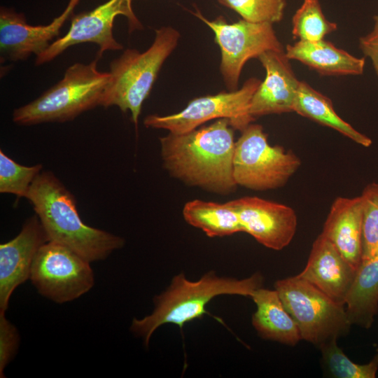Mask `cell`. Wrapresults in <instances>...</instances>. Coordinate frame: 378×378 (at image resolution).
I'll use <instances>...</instances> for the list:
<instances>
[{"label": "cell", "instance_id": "3957f363", "mask_svg": "<svg viewBox=\"0 0 378 378\" xmlns=\"http://www.w3.org/2000/svg\"><path fill=\"white\" fill-rule=\"evenodd\" d=\"M263 283L260 273L237 279L218 276L214 271L204 274L199 280H188L183 273L172 279L166 290L153 298L154 309L142 318H134L130 330L142 339L148 346L153 332L167 323L177 325L181 329L184 325L206 314L207 304L220 295H239L250 297Z\"/></svg>", "mask_w": 378, "mask_h": 378}, {"label": "cell", "instance_id": "8fae6325", "mask_svg": "<svg viewBox=\"0 0 378 378\" xmlns=\"http://www.w3.org/2000/svg\"><path fill=\"white\" fill-rule=\"evenodd\" d=\"M118 15L127 18L130 32L143 29L133 10L132 0H108L90 11L74 16L66 34L52 42L44 52L36 56L35 64L50 62L69 47L83 43H95L99 47V58L106 51L122 49V44L113 34V22Z\"/></svg>", "mask_w": 378, "mask_h": 378}, {"label": "cell", "instance_id": "2e32d148", "mask_svg": "<svg viewBox=\"0 0 378 378\" xmlns=\"http://www.w3.org/2000/svg\"><path fill=\"white\" fill-rule=\"evenodd\" d=\"M356 270L321 233L313 243L306 266L298 275L344 306Z\"/></svg>", "mask_w": 378, "mask_h": 378}, {"label": "cell", "instance_id": "d4e9b609", "mask_svg": "<svg viewBox=\"0 0 378 378\" xmlns=\"http://www.w3.org/2000/svg\"><path fill=\"white\" fill-rule=\"evenodd\" d=\"M43 165L24 166L0 150V192L27 197L29 190L41 172Z\"/></svg>", "mask_w": 378, "mask_h": 378}, {"label": "cell", "instance_id": "f1b7e54d", "mask_svg": "<svg viewBox=\"0 0 378 378\" xmlns=\"http://www.w3.org/2000/svg\"><path fill=\"white\" fill-rule=\"evenodd\" d=\"M372 29L366 35L360 37L359 48L368 57L378 76V14L373 17Z\"/></svg>", "mask_w": 378, "mask_h": 378}, {"label": "cell", "instance_id": "603a6c76", "mask_svg": "<svg viewBox=\"0 0 378 378\" xmlns=\"http://www.w3.org/2000/svg\"><path fill=\"white\" fill-rule=\"evenodd\" d=\"M292 34L298 41H316L337 29L323 13L319 0H303L292 18Z\"/></svg>", "mask_w": 378, "mask_h": 378}, {"label": "cell", "instance_id": "ffe728a7", "mask_svg": "<svg viewBox=\"0 0 378 378\" xmlns=\"http://www.w3.org/2000/svg\"><path fill=\"white\" fill-rule=\"evenodd\" d=\"M344 307L351 325L370 328L378 313V254L362 260Z\"/></svg>", "mask_w": 378, "mask_h": 378}, {"label": "cell", "instance_id": "e0dca14e", "mask_svg": "<svg viewBox=\"0 0 378 378\" xmlns=\"http://www.w3.org/2000/svg\"><path fill=\"white\" fill-rule=\"evenodd\" d=\"M363 206L360 196L332 202L321 234L356 269L362 261Z\"/></svg>", "mask_w": 378, "mask_h": 378}, {"label": "cell", "instance_id": "ac0fdd59", "mask_svg": "<svg viewBox=\"0 0 378 378\" xmlns=\"http://www.w3.org/2000/svg\"><path fill=\"white\" fill-rule=\"evenodd\" d=\"M284 52L289 60H298L324 76H357L364 71V57H356L325 39L298 41L287 45Z\"/></svg>", "mask_w": 378, "mask_h": 378}, {"label": "cell", "instance_id": "7402d4cb", "mask_svg": "<svg viewBox=\"0 0 378 378\" xmlns=\"http://www.w3.org/2000/svg\"><path fill=\"white\" fill-rule=\"evenodd\" d=\"M183 215L188 224L210 237L242 232L237 209L231 201L223 204L201 200L189 201L183 206Z\"/></svg>", "mask_w": 378, "mask_h": 378}, {"label": "cell", "instance_id": "277c9868", "mask_svg": "<svg viewBox=\"0 0 378 378\" xmlns=\"http://www.w3.org/2000/svg\"><path fill=\"white\" fill-rule=\"evenodd\" d=\"M180 33L170 26L155 30L151 46L144 52L127 48L110 64V81L101 102L102 106H118L130 111L136 128L143 103L150 94L166 59L178 45Z\"/></svg>", "mask_w": 378, "mask_h": 378}, {"label": "cell", "instance_id": "4316f807", "mask_svg": "<svg viewBox=\"0 0 378 378\" xmlns=\"http://www.w3.org/2000/svg\"><path fill=\"white\" fill-rule=\"evenodd\" d=\"M222 6L251 22H280L284 15L286 0H217Z\"/></svg>", "mask_w": 378, "mask_h": 378}, {"label": "cell", "instance_id": "7a4b0ae2", "mask_svg": "<svg viewBox=\"0 0 378 378\" xmlns=\"http://www.w3.org/2000/svg\"><path fill=\"white\" fill-rule=\"evenodd\" d=\"M26 198L49 241L69 248L90 262L104 260L124 246L122 237L82 220L75 197L51 172L38 175Z\"/></svg>", "mask_w": 378, "mask_h": 378}, {"label": "cell", "instance_id": "30bf717a", "mask_svg": "<svg viewBox=\"0 0 378 378\" xmlns=\"http://www.w3.org/2000/svg\"><path fill=\"white\" fill-rule=\"evenodd\" d=\"M29 279L41 295L59 304L78 298L94 284L90 262L51 241L37 252Z\"/></svg>", "mask_w": 378, "mask_h": 378}, {"label": "cell", "instance_id": "cb8c5ba5", "mask_svg": "<svg viewBox=\"0 0 378 378\" xmlns=\"http://www.w3.org/2000/svg\"><path fill=\"white\" fill-rule=\"evenodd\" d=\"M325 369L335 378H374L378 371V353L368 363L352 361L339 347L337 340L328 342L319 347Z\"/></svg>", "mask_w": 378, "mask_h": 378}, {"label": "cell", "instance_id": "9a60e30c", "mask_svg": "<svg viewBox=\"0 0 378 378\" xmlns=\"http://www.w3.org/2000/svg\"><path fill=\"white\" fill-rule=\"evenodd\" d=\"M258 59L265 70V77L252 97L251 115L255 119L270 114L293 112L300 81L285 52L267 51Z\"/></svg>", "mask_w": 378, "mask_h": 378}, {"label": "cell", "instance_id": "5bb4252c", "mask_svg": "<svg viewBox=\"0 0 378 378\" xmlns=\"http://www.w3.org/2000/svg\"><path fill=\"white\" fill-rule=\"evenodd\" d=\"M48 241L39 218L34 215L25 221L15 237L0 244V311L7 310L13 291L29 279L35 256Z\"/></svg>", "mask_w": 378, "mask_h": 378}, {"label": "cell", "instance_id": "8992f818", "mask_svg": "<svg viewBox=\"0 0 378 378\" xmlns=\"http://www.w3.org/2000/svg\"><path fill=\"white\" fill-rule=\"evenodd\" d=\"M274 289L301 336L317 347L346 336L352 326L344 305L298 275L278 280Z\"/></svg>", "mask_w": 378, "mask_h": 378}, {"label": "cell", "instance_id": "52a82bcc", "mask_svg": "<svg viewBox=\"0 0 378 378\" xmlns=\"http://www.w3.org/2000/svg\"><path fill=\"white\" fill-rule=\"evenodd\" d=\"M235 141L233 176L237 185L253 190L284 186L301 164L300 159L281 146H272L260 125L250 124Z\"/></svg>", "mask_w": 378, "mask_h": 378}, {"label": "cell", "instance_id": "484cf974", "mask_svg": "<svg viewBox=\"0 0 378 378\" xmlns=\"http://www.w3.org/2000/svg\"><path fill=\"white\" fill-rule=\"evenodd\" d=\"M363 206L362 260L378 254V183H369L360 195Z\"/></svg>", "mask_w": 378, "mask_h": 378}, {"label": "cell", "instance_id": "d6986e66", "mask_svg": "<svg viewBox=\"0 0 378 378\" xmlns=\"http://www.w3.org/2000/svg\"><path fill=\"white\" fill-rule=\"evenodd\" d=\"M256 305L252 324L263 339L289 346L301 340L298 327L274 290L258 288L251 296Z\"/></svg>", "mask_w": 378, "mask_h": 378}, {"label": "cell", "instance_id": "83f0119b", "mask_svg": "<svg viewBox=\"0 0 378 378\" xmlns=\"http://www.w3.org/2000/svg\"><path fill=\"white\" fill-rule=\"evenodd\" d=\"M0 311V377H5L6 366L15 358L19 349L20 337L16 327Z\"/></svg>", "mask_w": 378, "mask_h": 378}, {"label": "cell", "instance_id": "ba28073f", "mask_svg": "<svg viewBox=\"0 0 378 378\" xmlns=\"http://www.w3.org/2000/svg\"><path fill=\"white\" fill-rule=\"evenodd\" d=\"M188 11L214 33L215 42L220 50V71L229 91L238 89L242 69L249 59H258L270 50L284 51L272 23L243 19L228 23L223 15L213 20L207 19L196 6L195 11Z\"/></svg>", "mask_w": 378, "mask_h": 378}, {"label": "cell", "instance_id": "9c48e42d", "mask_svg": "<svg viewBox=\"0 0 378 378\" xmlns=\"http://www.w3.org/2000/svg\"><path fill=\"white\" fill-rule=\"evenodd\" d=\"M260 83L258 78H250L236 90L195 98L176 113L148 115L144 119V125L146 127L167 130L173 134H183L209 120L226 118L234 130L242 132L255 120L250 114V104Z\"/></svg>", "mask_w": 378, "mask_h": 378}, {"label": "cell", "instance_id": "4fadbf2b", "mask_svg": "<svg viewBox=\"0 0 378 378\" xmlns=\"http://www.w3.org/2000/svg\"><path fill=\"white\" fill-rule=\"evenodd\" d=\"M80 0H69L59 16L46 25H30L25 15L12 8L0 9V51L4 58L11 61L27 59L44 52L57 36Z\"/></svg>", "mask_w": 378, "mask_h": 378}, {"label": "cell", "instance_id": "44dd1931", "mask_svg": "<svg viewBox=\"0 0 378 378\" xmlns=\"http://www.w3.org/2000/svg\"><path fill=\"white\" fill-rule=\"evenodd\" d=\"M293 112L330 127L364 147L372 144L368 136L357 131L338 115L328 97L304 81H300Z\"/></svg>", "mask_w": 378, "mask_h": 378}, {"label": "cell", "instance_id": "5b68a950", "mask_svg": "<svg viewBox=\"0 0 378 378\" xmlns=\"http://www.w3.org/2000/svg\"><path fill=\"white\" fill-rule=\"evenodd\" d=\"M99 59L70 66L55 85L32 102L15 108L13 122L20 125L64 122L100 106L111 76L109 72L98 70Z\"/></svg>", "mask_w": 378, "mask_h": 378}, {"label": "cell", "instance_id": "6da1fadb", "mask_svg": "<svg viewBox=\"0 0 378 378\" xmlns=\"http://www.w3.org/2000/svg\"><path fill=\"white\" fill-rule=\"evenodd\" d=\"M228 119L183 134L160 138V153L168 172L188 185L220 195L235 190L233 157L235 141Z\"/></svg>", "mask_w": 378, "mask_h": 378}, {"label": "cell", "instance_id": "7c38bea8", "mask_svg": "<svg viewBox=\"0 0 378 378\" xmlns=\"http://www.w3.org/2000/svg\"><path fill=\"white\" fill-rule=\"evenodd\" d=\"M235 206L242 232L267 248L279 251L295 236L298 218L290 206L258 197L231 201Z\"/></svg>", "mask_w": 378, "mask_h": 378}]
</instances>
